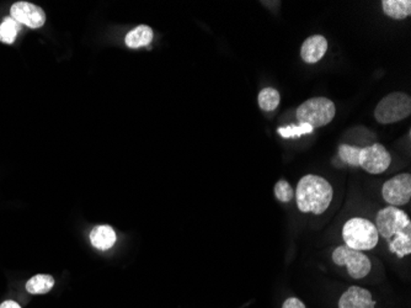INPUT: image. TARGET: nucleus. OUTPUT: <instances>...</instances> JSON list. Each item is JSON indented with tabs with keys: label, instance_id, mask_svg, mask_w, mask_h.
Wrapping results in <instances>:
<instances>
[{
	"label": "nucleus",
	"instance_id": "16",
	"mask_svg": "<svg viewBox=\"0 0 411 308\" xmlns=\"http://www.w3.org/2000/svg\"><path fill=\"white\" fill-rule=\"evenodd\" d=\"M20 30L21 27L17 21L14 20L11 16L6 17L0 24V41L6 45L14 43Z\"/></svg>",
	"mask_w": 411,
	"mask_h": 308
},
{
	"label": "nucleus",
	"instance_id": "22",
	"mask_svg": "<svg viewBox=\"0 0 411 308\" xmlns=\"http://www.w3.org/2000/svg\"><path fill=\"white\" fill-rule=\"evenodd\" d=\"M0 308H21V306L19 303H16L15 301L8 300L6 302H3L0 305Z\"/></svg>",
	"mask_w": 411,
	"mask_h": 308
},
{
	"label": "nucleus",
	"instance_id": "17",
	"mask_svg": "<svg viewBox=\"0 0 411 308\" xmlns=\"http://www.w3.org/2000/svg\"><path fill=\"white\" fill-rule=\"evenodd\" d=\"M280 93L274 88H265L260 91L257 101H259V106L261 110H264L266 112H270L274 110L277 109V106L280 105Z\"/></svg>",
	"mask_w": 411,
	"mask_h": 308
},
{
	"label": "nucleus",
	"instance_id": "5",
	"mask_svg": "<svg viewBox=\"0 0 411 308\" xmlns=\"http://www.w3.org/2000/svg\"><path fill=\"white\" fill-rule=\"evenodd\" d=\"M410 114L411 98L401 91H394L384 96L375 110V120L383 125L405 120Z\"/></svg>",
	"mask_w": 411,
	"mask_h": 308
},
{
	"label": "nucleus",
	"instance_id": "11",
	"mask_svg": "<svg viewBox=\"0 0 411 308\" xmlns=\"http://www.w3.org/2000/svg\"><path fill=\"white\" fill-rule=\"evenodd\" d=\"M328 51V41L322 35H313L303 42L301 57L309 64L319 62Z\"/></svg>",
	"mask_w": 411,
	"mask_h": 308
},
{
	"label": "nucleus",
	"instance_id": "13",
	"mask_svg": "<svg viewBox=\"0 0 411 308\" xmlns=\"http://www.w3.org/2000/svg\"><path fill=\"white\" fill-rule=\"evenodd\" d=\"M382 8L385 15L394 20H404L411 14L410 0H384Z\"/></svg>",
	"mask_w": 411,
	"mask_h": 308
},
{
	"label": "nucleus",
	"instance_id": "8",
	"mask_svg": "<svg viewBox=\"0 0 411 308\" xmlns=\"http://www.w3.org/2000/svg\"><path fill=\"white\" fill-rule=\"evenodd\" d=\"M382 196L385 203L399 207L408 204L411 198V175L409 173H403L394 178L385 182L382 188Z\"/></svg>",
	"mask_w": 411,
	"mask_h": 308
},
{
	"label": "nucleus",
	"instance_id": "2",
	"mask_svg": "<svg viewBox=\"0 0 411 308\" xmlns=\"http://www.w3.org/2000/svg\"><path fill=\"white\" fill-rule=\"evenodd\" d=\"M333 196V186L319 175L308 174L297 185V205L303 214H324L331 204Z\"/></svg>",
	"mask_w": 411,
	"mask_h": 308
},
{
	"label": "nucleus",
	"instance_id": "3",
	"mask_svg": "<svg viewBox=\"0 0 411 308\" xmlns=\"http://www.w3.org/2000/svg\"><path fill=\"white\" fill-rule=\"evenodd\" d=\"M345 246L354 251H371L380 240L378 230L370 219L354 217L346 221L343 227Z\"/></svg>",
	"mask_w": 411,
	"mask_h": 308
},
{
	"label": "nucleus",
	"instance_id": "1",
	"mask_svg": "<svg viewBox=\"0 0 411 308\" xmlns=\"http://www.w3.org/2000/svg\"><path fill=\"white\" fill-rule=\"evenodd\" d=\"M375 228L398 258L410 256L411 221L403 210L388 206L380 210L375 219Z\"/></svg>",
	"mask_w": 411,
	"mask_h": 308
},
{
	"label": "nucleus",
	"instance_id": "20",
	"mask_svg": "<svg viewBox=\"0 0 411 308\" xmlns=\"http://www.w3.org/2000/svg\"><path fill=\"white\" fill-rule=\"evenodd\" d=\"M274 193H275V198L281 203H290L294 198V190L286 180L277 182L274 188Z\"/></svg>",
	"mask_w": 411,
	"mask_h": 308
},
{
	"label": "nucleus",
	"instance_id": "12",
	"mask_svg": "<svg viewBox=\"0 0 411 308\" xmlns=\"http://www.w3.org/2000/svg\"><path fill=\"white\" fill-rule=\"evenodd\" d=\"M116 232L110 226H98L90 233L91 244L100 251H107L115 246Z\"/></svg>",
	"mask_w": 411,
	"mask_h": 308
},
{
	"label": "nucleus",
	"instance_id": "15",
	"mask_svg": "<svg viewBox=\"0 0 411 308\" xmlns=\"http://www.w3.org/2000/svg\"><path fill=\"white\" fill-rule=\"evenodd\" d=\"M54 286V279L51 275H36V277H31L27 284V293H32V295H42V293H47L52 290Z\"/></svg>",
	"mask_w": 411,
	"mask_h": 308
},
{
	"label": "nucleus",
	"instance_id": "18",
	"mask_svg": "<svg viewBox=\"0 0 411 308\" xmlns=\"http://www.w3.org/2000/svg\"><path fill=\"white\" fill-rule=\"evenodd\" d=\"M359 147L350 146V145H341L338 147V157L341 158L343 162L359 167Z\"/></svg>",
	"mask_w": 411,
	"mask_h": 308
},
{
	"label": "nucleus",
	"instance_id": "21",
	"mask_svg": "<svg viewBox=\"0 0 411 308\" xmlns=\"http://www.w3.org/2000/svg\"><path fill=\"white\" fill-rule=\"evenodd\" d=\"M282 308H307L306 307V305L299 300V298H291L286 300L283 305H282Z\"/></svg>",
	"mask_w": 411,
	"mask_h": 308
},
{
	"label": "nucleus",
	"instance_id": "9",
	"mask_svg": "<svg viewBox=\"0 0 411 308\" xmlns=\"http://www.w3.org/2000/svg\"><path fill=\"white\" fill-rule=\"evenodd\" d=\"M11 17L19 24H24L30 29H38L43 27L46 21V14L40 6L27 3V1H17L13 4L10 9Z\"/></svg>",
	"mask_w": 411,
	"mask_h": 308
},
{
	"label": "nucleus",
	"instance_id": "4",
	"mask_svg": "<svg viewBox=\"0 0 411 308\" xmlns=\"http://www.w3.org/2000/svg\"><path fill=\"white\" fill-rule=\"evenodd\" d=\"M336 108L331 100L317 96L304 101L296 111L297 120L313 129L327 126L334 120Z\"/></svg>",
	"mask_w": 411,
	"mask_h": 308
},
{
	"label": "nucleus",
	"instance_id": "14",
	"mask_svg": "<svg viewBox=\"0 0 411 308\" xmlns=\"http://www.w3.org/2000/svg\"><path fill=\"white\" fill-rule=\"evenodd\" d=\"M153 40V30L147 25H141L133 29L126 36V45L130 48L143 47Z\"/></svg>",
	"mask_w": 411,
	"mask_h": 308
},
{
	"label": "nucleus",
	"instance_id": "6",
	"mask_svg": "<svg viewBox=\"0 0 411 308\" xmlns=\"http://www.w3.org/2000/svg\"><path fill=\"white\" fill-rule=\"evenodd\" d=\"M333 261L338 267H348L350 277L359 280L367 277L371 272L370 258L364 251H354L348 246H340L333 251Z\"/></svg>",
	"mask_w": 411,
	"mask_h": 308
},
{
	"label": "nucleus",
	"instance_id": "10",
	"mask_svg": "<svg viewBox=\"0 0 411 308\" xmlns=\"http://www.w3.org/2000/svg\"><path fill=\"white\" fill-rule=\"evenodd\" d=\"M372 293L359 286L348 288L338 300V308H375Z\"/></svg>",
	"mask_w": 411,
	"mask_h": 308
},
{
	"label": "nucleus",
	"instance_id": "19",
	"mask_svg": "<svg viewBox=\"0 0 411 308\" xmlns=\"http://www.w3.org/2000/svg\"><path fill=\"white\" fill-rule=\"evenodd\" d=\"M314 129L312 126L307 125V124H299L298 126L290 125L286 127H280L277 132L283 138H294V137H301L302 135L312 133Z\"/></svg>",
	"mask_w": 411,
	"mask_h": 308
},
{
	"label": "nucleus",
	"instance_id": "7",
	"mask_svg": "<svg viewBox=\"0 0 411 308\" xmlns=\"http://www.w3.org/2000/svg\"><path fill=\"white\" fill-rule=\"evenodd\" d=\"M391 153L380 143L359 149V167L368 174H382L391 166Z\"/></svg>",
	"mask_w": 411,
	"mask_h": 308
}]
</instances>
